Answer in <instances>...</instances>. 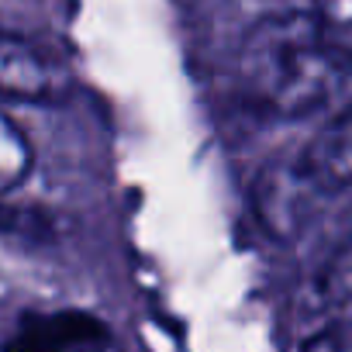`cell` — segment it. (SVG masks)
<instances>
[{"label":"cell","mask_w":352,"mask_h":352,"mask_svg":"<svg viewBox=\"0 0 352 352\" xmlns=\"http://www.w3.org/2000/svg\"><path fill=\"white\" fill-rule=\"evenodd\" d=\"M349 69L321 38L311 11L266 14L239 49V87L245 100L280 121H297L338 100Z\"/></svg>","instance_id":"6da1fadb"},{"label":"cell","mask_w":352,"mask_h":352,"mask_svg":"<svg viewBox=\"0 0 352 352\" xmlns=\"http://www.w3.org/2000/svg\"><path fill=\"white\" fill-rule=\"evenodd\" d=\"M111 328L87 311H25L4 352H107Z\"/></svg>","instance_id":"7a4b0ae2"},{"label":"cell","mask_w":352,"mask_h":352,"mask_svg":"<svg viewBox=\"0 0 352 352\" xmlns=\"http://www.w3.org/2000/svg\"><path fill=\"white\" fill-rule=\"evenodd\" d=\"M297 166L318 190L352 187V100L331 118L328 128L318 131V138L300 152Z\"/></svg>","instance_id":"3957f363"},{"label":"cell","mask_w":352,"mask_h":352,"mask_svg":"<svg viewBox=\"0 0 352 352\" xmlns=\"http://www.w3.org/2000/svg\"><path fill=\"white\" fill-rule=\"evenodd\" d=\"M0 87H4L8 100H25V104H38V100H52L59 76L52 69V63L28 45V38L8 32L4 45H0Z\"/></svg>","instance_id":"277c9868"},{"label":"cell","mask_w":352,"mask_h":352,"mask_svg":"<svg viewBox=\"0 0 352 352\" xmlns=\"http://www.w3.org/2000/svg\"><path fill=\"white\" fill-rule=\"evenodd\" d=\"M307 11L335 59L352 73V0H311Z\"/></svg>","instance_id":"5b68a950"},{"label":"cell","mask_w":352,"mask_h":352,"mask_svg":"<svg viewBox=\"0 0 352 352\" xmlns=\"http://www.w3.org/2000/svg\"><path fill=\"white\" fill-rule=\"evenodd\" d=\"M32 142L25 138V131L18 128V121L8 114L0 124V190L14 194L32 173Z\"/></svg>","instance_id":"8992f818"},{"label":"cell","mask_w":352,"mask_h":352,"mask_svg":"<svg viewBox=\"0 0 352 352\" xmlns=\"http://www.w3.org/2000/svg\"><path fill=\"white\" fill-rule=\"evenodd\" d=\"M318 294L331 307H349L352 304V228L345 242L324 259L318 273Z\"/></svg>","instance_id":"52a82bcc"},{"label":"cell","mask_w":352,"mask_h":352,"mask_svg":"<svg viewBox=\"0 0 352 352\" xmlns=\"http://www.w3.org/2000/svg\"><path fill=\"white\" fill-rule=\"evenodd\" d=\"M300 352H352V318L335 321V324L314 331L300 345Z\"/></svg>","instance_id":"ba28073f"}]
</instances>
